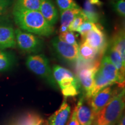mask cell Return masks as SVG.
Wrapping results in <instances>:
<instances>
[{
	"label": "cell",
	"instance_id": "cell-1",
	"mask_svg": "<svg viewBox=\"0 0 125 125\" xmlns=\"http://www.w3.org/2000/svg\"><path fill=\"white\" fill-rule=\"evenodd\" d=\"M13 15L16 24L23 30L45 37H49L53 33V26L47 22L40 11L13 8Z\"/></svg>",
	"mask_w": 125,
	"mask_h": 125
},
{
	"label": "cell",
	"instance_id": "cell-2",
	"mask_svg": "<svg viewBox=\"0 0 125 125\" xmlns=\"http://www.w3.org/2000/svg\"><path fill=\"white\" fill-rule=\"evenodd\" d=\"M125 89L112 97L95 116L92 125H115L125 106Z\"/></svg>",
	"mask_w": 125,
	"mask_h": 125
},
{
	"label": "cell",
	"instance_id": "cell-3",
	"mask_svg": "<svg viewBox=\"0 0 125 125\" xmlns=\"http://www.w3.org/2000/svg\"><path fill=\"white\" fill-rule=\"evenodd\" d=\"M53 76L64 97H75L80 93L81 85L77 76L71 71L60 65H54Z\"/></svg>",
	"mask_w": 125,
	"mask_h": 125
},
{
	"label": "cell",
	"instance_id": "cell-4",
	"mask_svg": "<svg viewBox=\"0 0 125 125\" xmlns=\"http://www.w3.org/2000/svg\"><path fill=\"white\" fill-rule=\"evenodd\" d=\"M26 66L31 72L40 76L50 85L56 87V82L53 76L52 70L49 60L44 54L30 55L26 60Z\"/></svg>",
	"mask_w": 125,
	"mask_h": 125
},
{
	"label": "cell",
	"instance_id": "cell-5",
	"mask_svg": "<svg viewBox=\"0 0 125 125\" xmlns=\"http://www.w3.org/2000/svg\"><path fill=\"white\" fill-rule=\"evenodd\" d=\"M16 43L21 51L29 53H38L42 48V41L33 34L20 29L15 31Z\"/></svg>",
	"mask_w": 125,
	"mask_h": 125
},
{
	"label": "cell",
	"instance_id": "cell-6",
	"mask_svg": "<svg viewBox=\"0 0 125 125\" xmlns=\"http://www.w3.org/2000/svg\"><path fill=\"white\" fill-rule=\"evenodd\" d=\"M100 64V62H95L92 65L79 67L77 73V76L81 86L86 92V97L90 99V93L93 89L94 82V76Z\"/></svg>",
	"mask_w": 125,
	"mask_h": 125
},
{
	"label": "cell",
	"instance_id": "cell-7",
	"mask_svg": "<svg viewBox=\"0 0 125 125\" xmlns=\"http://www.w3.org/2000/svg\"><path fill=\"white\" fill-rule=\"evenodd\" d=\"M54 51L61 58L67 62H75L79 59V45H72L60 40L58 37L52 41Z\"/></svg>",
	"mask_w": 125,
	"mask_h": 125
},
{
	"label": "cell",
	"instance_id": "cell-8",
	"mask_svg": "<svg viewBox=\"0 0 125 125\" xmlns=\"http://www.w3.org/2000/svg\"><path fill=\"white\" fill-rule=\"evenodd\" d=\"M98 70L106 79L113 84L118 83L119 86L124 88L125 78L121 76L107 55L103 57Z\"/></svg>",
	"mask_w": 125,
	"mask_h": 125
},
{
	"label": "cell",
	"instance_id": "cell-9",
	"mask_svg": "<svg viewBox=\"0 0 125 125\" xmlns=\"http://www.w3.org/2000/svg\"><path fill=\"white\" fill-rule=\"evenodd\" d=\"M82 37L83 39V42L87 43L96 49L99 54H101L105 51L107 46L105 36L98 25Z\"/></svg>",
	"mask_w": 125,
	"mask_h": 125
},
{
	"label": "cell",
	"instance_id": "cell-10",
	"mask_svg": "<svg viewBox=\"0 0 125 125\" xmlns=\"http://www.w3.org/2000/svg\"><path fill=\"white\" fill-rule=\"evenodd\" d=\"M111 86L104 87L90 99V106L95 116L116 94L114 93V90Z\"/></svg>",
	"mask_w": 125,
	"mask_h": 125
},
{
	"label": "cell",
	"instance_id": "cell-11",
	"mask_svg": "<svg viewBox=\"0 0 125 125\" xmlns=\"http://www.w3.org/2000/svg\"><path fill=\"white\" fill-rule=\"evenodd\" d=\"M76 107V118L80 125H92L95 115L91 107L85 103L84 97L78 101Z\"/></svg>",
	"mask_w": 125,
	"mask_h": 125
},
{
	"label": "cell",
	"instance_id": "cell-12",
	"mask_svg": "<svg viewBox=\"0 0 125 125\" xmlns=\"http://www.w3.org/2000/svg\"><path fill=\"white\" fill-rule=\"evenodd\" d=\"M71 113V107L64 98L60 108L48 120L47 125H65Z\"/></svg>",
	"mask_w": 125,
	"mask_h": 125
},
{
	"label": "cell",
	"instance_id": "cell-13",
	"mask_svg": "<svg viewBox=\"0 0 125 125\" xmlns=\"http://www.w3.org/2000/svg\"><path fill=\"white\" fill-rule=\"evenodd\" d=\"M39 11L51 26L56 24L59 18L58 12L52 0H41Z\"/></svg>",
	"mask_w": 125,
	"mask_h": 125
},
{
	"label": "cell",
	"instance_id": "cell-14",
	"mask_svg": "<svg viewBox=\"0 0 125 125\" xmlns=\"http://www.w3.org/2000/svg\"><path fill=\"white\" fill-rule=\"evenodd\" d=\"M16 45L15 30L10 27L0 26V49L13 48Z\"/></svg>",
	"mask_w": 125,
	"mask_h": 125
},
{
	"label": "cell",
	"instance_id": "cell-15",
	"mask_svg": "<svg viewBox=\"0 0 125 125\" xmlns=\"http://www.w3.org/2000/svg\"><path fill=\"white\" fill-rule=\"evenodd\" d=\"M82 10L80 8L67 9L60 11V33L68 30L70 24Z\"/></svg>",
	"mask_w": 125,
	"mask_h": 125
},
{
	"label": "cell",
	"instance_id": "cell-16",
	"mask_svg": "<svg viewBox=\"0 0 125 125\" xmlns=\"http://www.w3.org/2000/svg\"><path fill=\"white\" fill-rule=\"evenodd\" d=\"M107 56L112 63L116 67L121 76L125 78V62H123L119 53L112 46L109 49L108 55Z\"/></svg>",
	"mask_w": 125,
	"mask_h": 125
},
{
	"label": "cell",
	"instance_id": "cell-17",
	"mask_svg": "<svg viewBox=\"0 0 125 125\" xmlns=\"http://www.w3.org/2000/svg\"><path fill=\"white\" fill-rule=\"evenodd\" d=\"M98 53L87 43L83 42L79 46V57L85 62H92L96 59Z\"/></svg>",
	"mask_w": 125,
	"mask_h": 125
},
{
	"label": "cell",
	"instance_id": "cell-18",
	"mask_svg": "<svg viewBox=\"0 0 125 125\" xmlns=\"http://www.w3.org/2000/svg\"><path fill=\"white\" fill-rule=\"evenodd\" d=\"M42 119L38 114L29 112L19 117L12 125H40Z\"/></svg>",
	"mask_w": 125,
	"mask_h": 125
},
{
	"label": "cell",
	"instance_id": "cell-19",
	"mask_svg": "<svg viewBox=\"0 0 125 125\" xmlns=\"http://www.w3.org/2000/svg\"><path fill=\"white\" fill-rule=\"evenodd\" d=\"M112 85H113V83H112L111 82H110L107 79H106L101 74L100 70H98L94 76V86L93 89L92 90L91 93H90V99L93 97L95 94H96L98 92H100L103 89H104V87L110 86Z\"/></svg>",
	"mask_w": 125,
	"mask_h": 125
},
{
	"label": "cell",
	"instance_id": "cell-20",
	"mask_svg": "<svg viewBox=\"0 0 125 125\" xmlns=\"http://www.w3.org/2000/svg\"><path fill=\"white\" fill-rule=\"evenodd\" d=\"M112 46L119 53L123 62H125V35L124 29H121L114 36Z\"/></svg>",
	"mask_w": 125,
	"mask_h": 125
},
{
	"label": "cell",
	"instance_id": "cell-21",
	"mask_svg": "<svg viewBox=\"0 0 125 125\" xmlns=\"http://www.w3.org/2000/svg\"><path fill=\"white\" fill-rule=\"evenodd\" d=\"M15 58L11 53L0 49V72L7 71L12 68Z\"/></svg>",
	"mask_w": 125,
	"mask_h": 125
},
{
	"label": "cell",
	"instance_id": "cell-22",
	"mask_svg": "<svg viewBox=\"0 0 125 125\" xmlns=\"http://www.w3.org/2000/svg\"><path fill=\"white\" fill-rule=\"evenodd\" d=\"M41 0H16L14 8L26 10L39 11Z\"/></svg>",
	"mask_w": 125,
	"mask_h": 125
},
{
	"label": "cell",
	"instance_id": "cell-23",
	"mask_svg": "<svg viewBox=\"0 0 125 125\" xmlns=\"http://www.w3.org/2000/svg\"><path fill=\"white\" fill-rule=\"evenodd\" d=\"M87 20H89L88 18L82 10L80 13L77 16H76L75 18L74 19L73 21L70 24L69 28H68V30L71 31L72 32H76L81 25L84 21Z\"/></svg>",
	"mask_w": 125,
	"mask_h": 125
},
{
	"label": "cell",
	"instance_id": "cell-24",
	"mask_svg": "<svg viewBox=\"0 0 125 125\" xmlns=\"http://www.w3.org/2000/svg\"><path fill=\"white\" fill-rule=\"evenodd\" d=\"M58 38L60 40L66 43H69V44L78 45L76 36L74 34V32H72L71 31L68 30L64 32L60 33V35H59Z\"/></svg>",
	"mask_w": 125,
	"mask_h": 125
},
{
	"label": "cell",
	"instance_id": "cell-25",
	"mask_svg": "<svg viewBox=\"0 0 125 125\" xmlns=\"http://www.w3.org/2000/svg\"><path fill=\"white\" fill-rule=\"evenodd\" d=\"M56 1L60 11L79 8L74 0H56Z\"/></svg>",
	"mask_w": 125,
	"mask_h": 125
},
{
	"label": "cell",
	"instance_id": "cell-26",
	"mask_svg": "<svg viewBox=\"0 0 125 125\" xmlns=\"http://www.w3.org/2000/svg\"><path fill=\"white\" fill-rule=\"evenodd\" d=\"M98 25L95 24L93 21H90L89 20H86L81 25L80 27L78 29L76 32H79L81 35L83 36L85 35L86 34L89 32L90 31L92 30L95 29Z\"/></svg>",
	"mask_w": 125,
	"mask_h": 125
},
{
	"label": "cell",
	"instance_id": "cell-27",
	"mask_svg": "<svg viewBox=\"0 0 125 125\" xmlns=\"http://www.w3.org/2000/svg\"><path fill=\"white\" fill-rule=\"evenodd\" d=\"M112 5L116 13L124 18L125 16V0H114Z\"/></svg>",
	"mask_w": 125,
	"mask_h": 125
},
{
	"label": "cell",
	"instance_id": "cell-28",
	"mask_svg": "<svg viewBox=\"0 0 125 125\" xmlns=\"http://www.w3.org/2000/svg\"><path fill=\"white\" fill-rule=\"evenodd\" d=\"M10 4V0H0V18L5 13Z\"/></svg>",
	"mask_w": 125,
	"mask_h": 125
},
{
	"label": "cell",
	"instance_id": "cell-29",
	"mask_svg": "<svg viewBox=\"0 0 125 125\" xmlns=\"http://www.w3.org/2000/svg\"><path fill=\"white\" fill-rule=\"evenodd\" d=\"M67 125H80L79 122H78L77 118H76V107H75L74 109H73V111L69 119V121H68Z\"/></svg>",
	"mask_w": 125,
	"mask_h": 125
},
{
	"label": "cell",
	"instance_id": "cell-30",
	"mask_svg": "<svg viewBox=\"0 0 125 125\" xmlns=\"http://www.w3.org/2000/svg\"><path fill=\"white\" fill-rule=\"evenodd\" d=\"M115 125H125V114H122L121 118L118 120V122Z\"/></svg>",
	"mask_w": 125,
	"mask_h": 125
}]
</instances>
